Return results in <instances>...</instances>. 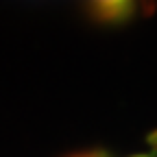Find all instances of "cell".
<instances>
[{
  "instance_id": "1",
  "label": "cell",
  "mask_w": 157,
  "mask_h": 157,
  "mask_svg": "<svg viewBox=\"0 0 157 157\" xmlns=\"http://www.w3.org/2000/svg\"><path fill=\"white\" fill-rule=\"evenodd\" d=\"M90 9L101 22H124L133 15V0H90Z\"/></svg>"
},
{
  "instance_id": "2",
  "label": "cell",
  "mask_w": 157,
  "mask_h": 157,
  "mask_svg": "<svg viewBox=\"0 0 157 157\" xmlns=\"http://www.w3.org/2000/svg\"><path fill=\"white\" fill-rule=\"evenodd\" d=\"M72 157H109L103 151H90V153H81V155H72Z\"/></svg>"
},
{
  "instance_id": "3",
  "label": "cell",
  "mask_w": 157,
  "mask_h": 157,
  "mask_svg": "<svg viewBox=\"0 0 157 157\" xmlns=\"http://www.w3.org/2000/svg\"><path fill=\"white\" fill-rule=\"evenodd\" d=\"M133 157H157V144H153L151 153H144V155H133Z\"/></svg>"
}]
</instances>
